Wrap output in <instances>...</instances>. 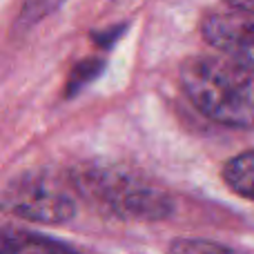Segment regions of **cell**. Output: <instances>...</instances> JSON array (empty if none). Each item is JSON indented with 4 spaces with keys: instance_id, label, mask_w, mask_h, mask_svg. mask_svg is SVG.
<instances>
[{
    "instance_id": "cell-4",
    "label": "cell",
    "mask_w": 254,
    "mask_h": 254,
    "mask_svg": "<svg viewBox=\"0 0 254 254\" xmlns=\"http://www.w3.org/2000/svg\"><path fill=\"white\" fill-rule=\"evenodd\" d=\"M223 179L237 194L254 201V149L230 158L223 167Z\"/></svg>"
},
{
    "instance_id": "cell-5",
    "label": "cell",
    "mask_w": 254,
    "mask_h": 254,
    "mask_svg": "<svg viewBox=\"0 0 254 254\" xmlns=\"http://www.w3.org/2000/svg\"><path fill=\"white\" fill-rule=\"evenodd\" d=\"M172 250H225L223 246H216V243H196V241H179V243H174L172 246Z\"/></svg>"
},
{
    "instance_id": "cell-6",
    "label": "cell",
    "mask_w": 254,
    "mask_h": 254,
    "mask_svg": "<svg viewBox=\"0 0 254 254\" xmlns=\"http://www.w3.org/2000/svg\"><path fill=\"white\" fill-rule=\"evenodd\" d=\"M228 4H232L234 9H241V11H250L254 13V0H225Z\"/></svg>"
},
{
    "instance_id": "cell-2",
    "label": "cell",
    "mask_w": 254,
    "mask_h": 254,
    "mask_svg": "<svg viewBox=\"0 0 254 254\" xmlns=\"http://www.w3.org/2000/svg\"><path fill=\"white\" fill-rule=\"evenodd\" d=\"M4 207L40 223H63L76 212L74 198L61 183L45 176H20L4 190Z\"/></svg>"
},
{
    "instance_id": "cell-1",
    "label": "cell",
    "mask_w": 254,
    "mask_h": 254,
    "mask_svg": "<svg viewBox=\"0 0 254 254\" xmlns=\"http://www.w3.org/2000/svg\"><path fill=\"white\" fill-rule=\"evenodd\" d=\"M181 87L210 121L237 129L254 127V71L234 61L192 56L181 67Z\"/></svg>"
},
{
    "instance_id": "cell-3",
    "label": "cell",
    "mask_w": 254,
    "mask_h": 254,
    "mask_svg": "<svg viewBox=\"0 0 254 254\" xmlns=\"http://www.w3.org/2000/svg\"><path fill=\"white\" fill-rule=\"evenodd\" d=\"M203 38L223 56L254 71V18L250 11H216L201 25Z\"/></svg>"
}]
</instances>
